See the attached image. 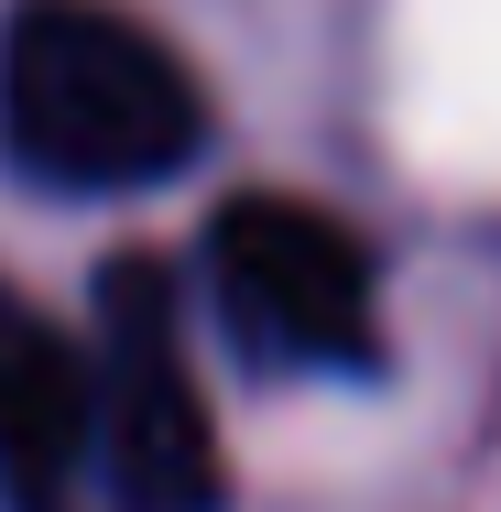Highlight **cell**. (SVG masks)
<instances>
[{"label":"cell","mask_w":501,"mask_h":512,"mask_svg":"<svg viewBox=\"0 0 501 512\" xmlns=\"http://www.w3.org/2000/svg\"><path fill=\"white\" fill-rule=\"evenodd\" d=\"M207 142V88L120 0L0 11V164L55 197H142Z\"/></svg>","instance_id":"obj_1"},{"label":"cell","mask_w":501,"mask_h":512,"mask_svg":"<svg viewBox=\"0 0 501 512\" xmlns=\"http://www.w3.org/2000/svg\"><path fill=\"white\" fill-rule=\"evenodd\" d=\"M207 306L251 371H371V251L305 197H229L207 229Z\"/></svg>","instance_id":"obj_2"},{"label":"cell","mask_w":501,"mask_h":512,"mask_svg":"<svg viewBox=\"0 0 501 512\" xmlns=\"http://www.w3.org/2000/svg\"><path fill=\"white\" fill-rule=\"evenodd\" d=\"M88 447H109V480L131 512H218V425L186 371V316L164 262H109L99 273V360H88Z\"/></svg>","instance_id":"obj_3"},{"label":"cell","mask_w":501,"mask_h":512,"mask_svg":"<svg viewBox=\"0 0 501 512\" xmlns=\"http://www.w3.org/2000/svg\"><path fill=\"white\" fill-rule=\"evenodd\" d=\"M88 458V349L0 284V491L44 512Z\"/></svg>","instance_id":"obj_4"}]
</instances>
